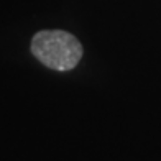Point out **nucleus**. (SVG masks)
Returning a JSON list of instances; mask_svg holds the SVG:
<instances>
[{
    "instance_id": "nucleus-1",
    "label": "nucleus",
    "mask_w": 161,
    "mask_h": 161,
    "mask_svg": "<svg viewBox=\"0 0 161 161\" xmlns=\"http://www.w3.org/2000/svg\"><path fill=\"white\" fill-rule=\"evenodd\" d=\"M31 53L54 71H69L82 58V46L74 35L63 30H45L33 36Z\"/></svg>"
}]
</instances>
